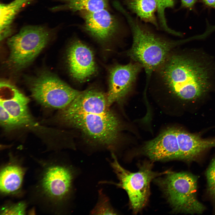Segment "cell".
<instances>
[{
    "mask_svg": "<svg viewBox=\"0 0 215 215\" xmlns=\"http://www.w3.org/2000/svg\"><path fill=\"white\" fill-rule=\"evenodd\" d=\"M110 107L107 95L98 89L88 88L61 109L58 118L92 142L110 147L117 141L120 124Z\"/></svg>",
    "mask_w": 215,
    "mask_h": 215,
    "instance_id": "6da1fadb",
    "label": "cell"
},
{
    "mask_svg": "<svg viewBox=\"0 0 215 215\" xmlns=\"http://www.w3.org/2000/svg\"><path fill=\"white\" fill-rule=\"evenodd\" d=\"M204 60L173 50L153 73L152 84L179 100H196L211 87V66Z\"/></svg>",
    "mask_w": 215,
    "mask_h": 215,
    "instance_id": "7a4b0ae2",
    "label": "cell"
},
{
    "mask_svg": "<svg viewBox=\"0 0 215 215\" xmlns=\"http://www.w3.org/2000/svg\"><path fill=\"white\" fill-rule=\"evenodd\" d=\"M53 154L33 157L37 164L33 183L27 191L26 201L43 213L58 214L67 199L73 174L70 168Z\"/></svg>",
    "mask_w": 215,
    "mask_h": 215,
    "instance_id": "3957f363",
    "label": "cell"
},
{
    "mask_svg": "<svg viewBox=\"0 0 215 215\" xmlns=\"http://www.w3.org/2000/svg\"><path fill=\"white\" fill-rule=\"evenodd\" d=\"M117 9L126 17L132 33V43L127 55L144 68L146 89L154 72L175 48L187 42L188 39L175 41L163 38L133 18L121 5Z\"/></svg>",
    "mask_w": 215,
    "mask_h": 215,
    "instance_id": "277c9868",
    "label": "cell"
},
{
    "mask_svg": "<svg viewBox=\"0 0 215 215\" xmlns=\"http://www.w3.org/2000/svg\"><path fill=\"white\" fill-rule=\"evenodd\" d=\"M52 32L42 25H28L22 28L7 40L10 65L16 70L26 67L47 45Z\"/></svg>",
    "mask_w": 215,
    "mask_h": 215,
    "instance_id": "5b68a950",
    "label": "cell"
},
{
    "mask_svg": "<svg viewBox=\"0 0 215 215\" xmlns=\"http://www.w3.org/2000/svg\"><path fill=\"white\" fill-rule=\"evenodd\" d=\"M197 177L187 172L169 171L162 181L168 201L174 211L189 214H201L204 205L196 196Z\"/></svg>",
    "mask_w": 215,
    "mask_h": 215,
    "instance_id": "8992f818",
    "label": "cell"
},
{
    "mask_svg": "<svg viewBox=\"0 0 215 215\" xmlns=\"http://www.w3.org/2000/svg\"><path fill=\"white\" fill-rule=\"evenodd\" d=\"M29 83L36 100L45 106L56 109L65 108L82 92L72 88L48 71L41 72L30 79Z\"/></svg>",
    "mask_w": 215,
    "mask_h": 215,
    "instance_id": "52a82bcc",
    "label": "cell"
},
{
    "mask_svg": "<svg viewBox=\"0 0 215 215\" xmlns=\"http://www.w3.org/2000/svg\"><path fill=\"white\" fill-rule=\"evenodd\" d=\"M112 155L113 160L111 165L119 180V183L116 185L126 191L132 208L135 213H137L143 207L147 201L151 181L169 171L155 172L148 165L141 167L136 172H131L123 168L115 156L113 154Z\"/></svg>",
    "mask_w": 215,
    "mask_h": 215,
    "instance_id": "ba28073f",
    "label": "cell"
},
{
    "mask_svg": "<svg viewBox=\"0 0 215 215\" xmlns=\"http://www.w3.org/2000/svg\"><path fill=\"white\" fill-rule=\"evenodd\" d=\"M142 68L140 64L134 62L125 65L116 64L111 68L107 94L109 106L114 103L122 101L127 96Z\"/></svg>",
    "mask_w": 215,
    "mask_h": 215,
    "instance_id": "9c48e42d",
    "label": "cell"
},
{
    "mask_svg": "<svg viewBox=\"0 0 215 215\" xmlns=\"http://www.w3.org/2000/svg\"><path fill=\"white\" fill-rule=\"evenodd\" d=\"M24 161L23 158L10 153L7 160L1 165V196L20 197L25 194L23 185L28 168L24 165Z\"/></svg>",
    "mask_w": 215,
    "mask_h": 215,
    "instance_id": "30bf717a",
    "label": "cell"
},
{
    "mask_svg": "<svg viewBox=\"0 0 215 215\" xmlns=\"http://www.w3.org/2000/svg\"><path fill=\"white\" fill-rule=\"evenodd\" d=\"M67 60L70 76L79 82L86 81L96 71L92 51L79 40H74L70 44L67 50Z\"/></svg>",
    "mask_w": 215,
    "mask_h": 215,
    "instance_id": "8fae6325",
    "label": "cell"
},
{
    "mask_svg": "<svg viewBox=\"0 0 215 215\" xmlns=\"http://www.w3.org/2000/svg\"><path fill=\"white\" fill-rule=\"evenodd\" d=\"M80 13L84 20L82 26L84 30L99 41H108L118 32L119 22L107 9Z\"/></svg>",
    "mask_w": 215,
    "mask_h": 215,
    "instance_id": "7c38bea8",
    "label": "cell"
},
{
    "mask_svg": "<svg viewBox=\"0 0 215 215\" xmlns=\"http://www.w3.org/2000/svg\"><path fill=\"white\" fill-rule=\"evenodd\" d=\"M0 105L22 126L32 123L29 112L28 98L11 84L1 81Z\"/></svg>",
    "mask_w": 215,
    "mask_h": 215,
    "instance_id": "4fadbf2b",
    "label": "cell"
},
{
    "mask_svg": "<svg viewBox=\"0 0 215 215\" xmlns=\"http://www.w3.org/2000/svg\"><path fill=\"white\" fill-rule=\"evenodd\" d=\"M144 153L153 160L181 159L176 135V129L171 128L147 142L143 148Z\"/></svg>",
    "mask_w": 215,
    "mask_h": 215,
    "instance_id": "5bb4252c",
    "label": "cell"
},
{
    "mask_svg": "<svg viewBox=\"0 0 215 215\" xmlns=\"http://www.w3.org/2000/svg\"><path fill=\"white\" fill-rule=\"evenodd\" d=\"M176 135L181 160L194 161L206 150L215 146V138L203 139L198 136L176 129Z\"/></svg>",
    "mask_w": 215,
    "mask_h": 215,
    "instance_id": "9a60e30c",
    "label": "cell"
},
{
    "mask_svg": "<svg viewBox=\"0 0 215 215\" xmlns=\"http://www.w3.org/2000/svg\"><path fill=\"white\" fill-rule=\"evenodd\" d=\"M61 3L53 7L55 11L67 10L73 12H94L108 9L109 0H55Z\"/></svg>",
    "mask_w": 215,
    "mask_h": 215,
    "instance_id": "2e32d148",
    "label": "cell"
},
{
    "mask_svg": "<svg viewBox=\"0 0 215 215\" xmlns=\"http://www.w3.org/2000/svg\"><path fill=\"white\" fill-rule=\"evenodd\" d=\"M129 9L142 21L150 23L159 28L155 12L157 10L156 0H126Z\"/></svg>",
    "mask_w": 215,
    "mask_h": 215,
    "instance_id": "e0dca14e",
    "label": "cell"
},
{
    "mask_svg": "<svg viewBox=\"0 0 215 215\" xmlns=\"http://www.w3.org/2000/svg\"><path fill=\"white\" fill-rule=\"evenodd\" d=\"M32 0H14L7 4H0V31L7 33L12 31V24L22 7Z\"/></svg>",
    "mask_w": 215,
    "mask_h": 215,
    "instance_id": "ac0fdd59",
    "label": "cell"
},
{
    "mask_svg": "<svg viewBox=\"0 0 215 215\" xmlns=\"http://www.w3.org/2000/svg\"><path fill=\"white\" fill-rule=\"evenodd\" d=\"M157 5L158 18L160 27L165 31L172 35L180 36L181 33L174 30L170 28L167 24L165 11L167 8H172L174 4V0H156Z\"/></svg>",
    "mask_w": 215,
    "mask_h": 215,
    "instance_id": "d6986e66",
    "label": "cell"
},
{
    "mask_svg": "<svg viewBox=\"0 0 215 215\" xmlns=\"http://www.w3.org/2000/svg\"><path fill=\"white\" fill-rule=\"evenodd\" d=\"M29 205L27 201L22 200L17 202L7 201L1 207L0 215H24Z\"/></svg>",
    "mask_w": 215,
    "mask_h": 215,
    "instance_id": "ffe728a7",
    "label": "cell"
},
{
    "mask_svg": "<svg viewBox=\"0 0 215 215\" xmlns=\"http://www.w3.org/2000/svg\"><path fill=\"white\" fill-rule=\"evenodd\" d=\"M99 199L98 203L91 211L94 215H115L116 213L110 203L109 199L102 191H99Z\"/></svg>",
    "mask_w": 215,
    "mask_h": 215,
    "instance_id": "44dd1931",
    "label": "cell"
},
{
    "mask_svg": "<svg viewBox=\"0 0 215 215\" xmlns=\"http://www.w3.org/2000/svg\"><path fill=\"white\" fill-rule=\"evenodd\" d=\"M0 124L5 130H11L22 127L1 105L0 107Z\"/></svg>",
    "mask_w": 215,
    "mask_h": 215,
    "instance_id": "7402d4cb",
    "label": "cell"
},
{
    "mask_svg": "<svg viewBox=\"0 0 215 215\" xmlns=\"http://www.w3.org/2000/svg\"><path fill=\"white\" fill-rule=\"evenodd\" d=\"M207 191L210 196L215 199V157L211 161L206 173Z\"/></svg>",
    "mask_w": 215,
    "mask_h": 215,
    "instance_id": "603a6c76",
    "label": "cell"
},
{
    "mask_svg": "<svg viewBox=\"0 0 215 215\" xmlns=\"http://www.w3.org/2000/svg\"><path fill=\"white\" fill-rule=\"evenodd\" d=\"M196 0H181L182 6L188 8H192Z\"/></svg>",
    "mask_w": 215,
    "mask_h": 215,
    "instance_id": "cb8c5ba5",
    "label": "cell"
},
{
    "mask_svg": "<svg viewBox=\"0 0 215 215\" xmlns=\"http://www.w3.org/2000/svg\"><path fill=\"white\" fill-rule=\"evenodd\" d=\"M206 6L212 8H215V0H202Z\"/></svg>",
    "mask_w": 215,
    "mask_h": 215,
    "instance_id": "d4e9b609",
    "label": "cell"
}]
</instances>
